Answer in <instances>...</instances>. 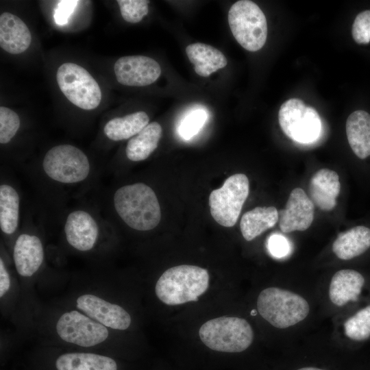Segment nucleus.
<instances>
[{
	"mask_svg": "<svg viewBox=\"0 0 370 370\" xmlns=\"http://www.w3.org/2000/svg\"><path fill=\"white\" fill-rule=\"evenodd\" d=\"M117 3L123 18L128 23L140 22L149 11V1L118 0Z\"/></svg>",
	"mask_w": 370,
	"mask_h": 370,
	"instance_id": "obj_29",
	"label": "nucleus"
},
{
	"mask_svg": "<svg viewBox=\"0 0 370 370\" xmlns=\"http://www.w3.org/2000/svg\"><path fill=\"white\" fill-rule=\"evenodd\" d=\"M42 170L51 180L61 184L84 181L90 172V163L83 151L69 144L51 148L42 162Z\"/></svg>",
	"mask_w": 370,
	"mask_h": 370,
	"instance_id": "obj_6",
	"label": "nucleus"
},
{
	"mask_svg": "<svg viewBox=\"0 0 370 370\" xmlns=\"http://www.w3.org/2000/svg\"><path fill=\"white\" fill-rule=\"evenodd\" d=\"M201 341L212 350L239 353L254 340V331L247 321L236 317H221L204 323L199 330Z\"/></svg>",
	"mask_w": 370,
	"mask_h": 370,
	"instance_id": "obj_4",
	"label": "nucleus"
},
{
	"mask_svg": "<svg viewBox=\"0 0 370 370\" xmlns=\"http://www.w3.org/2000/svg\"><path fill=\"white\" fill-rule=\"evenodd\" d=\"M267 249L271 255L282 258L290 254L291 245L288 240L280 234H273L267 239Z\"/></svg>",
	"mask_w": 370,
	"mask_h": 370,
	"instance_id": "obj_32",
	"label": "nucleus"
},
{
	"mask_svg": "<svg viewBox=\"0 0 370 370\" xmlns=\"http://www.w3.org/2000/svg\"><path fill=\"white\" fill-rule=\"evenodd\" d=\"M31 40L30 31L20 18L10 12L0 15V46L4 51L21 53L28 49Z\"/></svg>",
	"mask_w": 370,
	"mask_h": 370,
	"instance_id": "obj_17",
	"label": "nucleus"
},
{
	"mask_svg": "<svg viewBox=\"0 0 370 370\" xmlns=\"http://www.w3.org/2000/svg\"><path fill=\"white\" fill-rule=\"evenodd\" d=\"M10 277L2 258H0V297L2 298L10 288Z\"/></svg>",
	"mask_w": 370,
	"mask_h": 370,
	"instance_id": "obj_34",
	"label": "nucleus"
},
{
	"mask_svg": "<svg viewBox=\"0 0 370 370\" xmlns=\"http://www.w3.org/2000/svg\"><path fill=\"white\" fill-rule=\"evenodd\" d=\"M44 256L42 243L36 235L23 233L16 239L13 260L16 270L21 277L34 275L40 268Z\"/></svg>",
	"mask_w": 370,
	"mask_h": 370,
	"instance_id": "obj_15",
	"label": "nucleus"
},
{
	"mask_svg": "<svg viewBox=\"0 0 370 370\" xmlns=\"http://www.w3.org/2000/svg\"><path fill=\"white\" fill-rule=\"evenodd\" d=\"M228 23L234 38L246 50L256 51L264 45L267 19L256 3L249 0L235 2L228 12Z\"/></svg>",
	"mask_w": 370,
	"mask_h": 370,
	"instance_id": "obj_5",
	"label": "nucleus"
},
{
	"mask_svg": "<svg viewBox=\"0 0 370 370\" xmlns=\"http://www.w3.org/2000/svg\"><path fill=\"white\" fill-rule=\"evenodd\" d=\"M118 82L130 86H144L155 82L161 74L160 64L143 56H124L114 65Z\"/></svg>",
	"mask_w": 370,
	"mask_h": 370,
	"instance_id": "obj_12",
	"label": "nucleus"
},
{
	"mask_svg": "<svg viewBox=\"0 0 370 370\" xmlns=\"http://www.w3.org/2000/svg\"><path fill=\"white\" fill-rule=\"evenodd\" d=\"M206 119L207 114L204 110H193L180 123L178 127L180 136L185 140L191 138L200 130Z\"/></svg>",
	"mask_w": 370,
	"mask_h": 370,
	"instance_id": "obj_30",
	"label": "nucleus"
},
{
	"mask_svg": "<svg viewBox=\"0 0 370 370\" xmlns=\"http://www.w3.org/2000/svg\"><path fill=\"white\" fill-rule=\"evenodd\" d=\"M20 197L10 184L0 186V228L7 235L13 234L19 223Z\"/></svg>",
	"mask_w": 370,
	"mask_h": 370,
	"instance_id": "obj_26",
	"label": "nucleus"
},
{
	"mask_svg": "<svg viewBox=\"0 0 370 370\" xmlns=\"http://www.w3.org/2000/svg\"><path fill=\"white\" fill-rule=\"evenodd\" d=\"M75 307L108 328L125 330L132 322L130 314L122 306L93 294L78 296Z\"/></svg>",
	"mask_w": 370,
	"mask_h": 370,
	"instance_id": "obj_11",
	"label": "nucleus"
},
{
	"mask_svg": "<svg viewBox=\"0 0 370 370\" xmlns=\"http://www.w3.org/2000/svg\"><path fill=\"white\" fill-rule=\"evenodd\" d=\"M364 276L354 269H341L332 276L329 286L330 301L343 306L358 299L365 284Z\"/></svg>",
	"mask_w": 370,
	"mask_h": 370,
	"instance_id": "obj_18",
	"label": "nucleus"
},
{
	"mask_svg": "<svg viewBox=\"0 0 370 370\" xmlns=\"http://www.w3.org/2000/svg\"><path fill=\"white\" fill-rule=\"evenodd\" d=\"M370 249V227L365 225L354 226L340 233L332 245V251L341 260L358 257Z\"/></svg>",
	"mask_w": 370,
	"mask_h": 370,
	"instance_id": "obj_20",
	"label": "nucleus"
},
{
	"mask_svg": "<svg viewBox=\"0 0 370 370\" xmlns=\"http://www.w3.org/2000/svg\"><path fill=\"white\" fill-rule=\"evenodd\" d=\"M209 273L204 268L182 264L166 270L158 280L155 292L166 305L197 301L209 286Z\"/></svg>",
	"mask_w": 370,
	"mask_h": 370,
	"instance_id": "obj_2",
	"label": "nucleus"
},
{
	"mask_svg": "<svg viewBox=\"0 0 370 370\" xmlns=\"http://www.w3.org/2000/svg\"><path fill=\"white\" fill-rule=\"evenodd\" d=\"M186 53L197 74L208 77L212 73L224 68L227 61L225 56L217 49L201 42L189 45Z\"/></svg>",
	"mask_w": 370,
	"mask_h": 370,
	"instance_id": "obj_21",
	"label": "nucleus"
},
{
	"mask_svg": "<svg viewBox=\"0 0 370 370\" xmlns=\"http://www.w3.org/2000/svg\"><path fill=\"white\" fill-rule=\"evenodd\" d=\"M78 1H60L54 13V20L56 24L64 25L68 23L70 16L73 12Z\"/></svg>",
	"mask_w": 370,
	"mask_h": 370,
	"instance_id": "obj_33",
	"label": "nucleus"
},
{
	"mask_svg": "<svg viewBox=\"0 0 370 370\" xmlns=\"http://www.w3.org/2000/svg\"><path fill=\"white\" fill-rule=\"evenodd\" d=\"M162 134V129L158 123H149L127 142L125 149L127 158L133 162L147 159L157 148Z\"/></svg>",
	"mask_w": 370,
	"mask_h": 370,
	"instance_id": "obj_23",
	"label": "nucleus"
},
{
	"mask_svg": "<svg viewBox=\"0 0 370 370\" xmlns=\"http://www.w3.org/2000/svg\"><path fill=\"white\" fill-rule=\"evenodd\" d=\"M260 316L277 328H287L305 319L309 312L308 301L301 295L278 287L262 290L257 299Z\"/></svg>",
	"mask_w": 370,
	"mask_h": 370,
	"instance_id": "obj_3",
	"label": "nucleus"
},
{
	"mask_svg": "<svg viewBox=\"0 0 370 370\" xmlns=\"http://www.w3.org/2000/svg\"><path fill=\"white\" fill-rule=\"evenodd\" d=\"M345 336L355 341L370 337V305L358 310L347 319L343 325Z\"/></svg>",
	"mask_w": 370,
	"mask_h": 370,
	"instance_id": "obj_27",
	"label": "nucleus"
},
{
	"mask_svg": "<svg viewBox=\"0 0 370 370\" xmlns=\"http://www.w3.org/2000/svg\"><path fill=\"white\" fill-rule=\"evenodd\" d=\"M64 232L69 245L79 251L92 250L99 236V227L96 219L84 210H75L68 214Z\"/></svg>",
	"mask_w": 370,
	"mask_h": 370,
	"instance_id": "obj_14",
	"label": "nucleus"
},
{
	"mask_svg": "<svg viewBox=\"0 0 370 370\" xmlns=\"http://www.w3.org/2000/svg\"><path fill=\"white\" fill-rule=\"evenodd\" d=\"M149 121L147 113L139 111L110 119L105 125L103 132L112 140H126L138 134L149 124Z\"/></svg>",
	"mask_w": 370,
	"mask_h": 370,
	"instance_id": "obj_25",
	"label": "nucleus"
},
{
	"mask_svg": "<svg viewBox=\"0 0 370 370\" xmlns=\"http://www.w3.org/2000/svg\"><path fill=\"white\" fill-rule=\"evenodd\" d=\"M354 41L359 45L370 42V10L359 13L354 19L352 28Z\"/></svg>",
	"mask_w": 370,
	"mask_h": 370,
	"instance_id": "obj_31",
	"label": "nucleus"
},
{
	"mask_svg": "<svg viewBox=\"0 0 370 370\" xmlns=\"http://www.w3.org/2000/svg\"><path fill=\"white\" fill-rule=\"evenodd\" d=\"M348 143L354 154L360 160L370 157V114L356 110L349 114L345 125Z\"/></svg>",
	"mask_w": 370,
	"mask_h": 370,
	"instance_id": "obj_19",
	"label": "nucleus"
},
{
	"mask_svg": "<svg viewBox=\"0 0 370 370\" xmlns=\"http://www.w3.org/2000/svg\"><path fill=\"white\" fill-rule=\"evenodd\" d=\"M58 86L69 101L86 110H94L101 100V91L96 80L81 66L71 62L59 66L56 74Z\"/></svg>",
	"mask_w": 370,
	"mask_h": 370,
	"instance_id": "obj_9",
	"label": "nucleus"
},
{
	"mask_svg": "<svg viewBox=\"0 0 370 370\" xmlns=\"http://www.w3.org/2000/svg\"><path fill=\"white\" fill-rule=\"evenodd\" d=\"M56 331L62 341L85 347L102 343L109 336L108 328L78 310L62 313L56 323Z\"/></svg>",
	"mask_w": 370,
	"mask_h": 370,
	"instance_id": "obj_10",
	"label": "nucleus"
},
{
	"mask_svg": "<svg viewBox=\"0 0 370 370\" xmlns=\"http://www.w3.org/2000/svg\"><path fill=\"white\" fill-rule=\"evenodd\" d=\"M114 208L121 219L131 228L149 231L161 219L160 206L153 190L143 183L118 188L113 196Z\"/></svg>",
	"mask_w": 370,
	"mask_h": 370,
	"instance_id": "obj_1",
	"label": "nucleus"
},
{
	"mask_svg": "<svg viewBox=\"0 0 370 370\" xmlns=\"http://www.w3.org/2000/svg\"><path fill=\"white\" fill-rule=\"evenodd\" d=\"M57 370H117L116 361L106 356L86 352H71L60 356Z\"/></svg>",
	"mask_w": 370,
	"mask_h": 370,
	"instance_id": "obj_22",
	"label": "nucleus"
},
{
	"mask_svg": "<svg viewBox=\"0 0 370 370\" xmlns=\"http://www.w3.org/2000/svg\"><path fill=\"white\" fill-rule=\"evenodd\" d=\"M249 192V182L243 173L229 177L223 186L209 197L210 214L219 225L230 227L238 221Z\"/></svg>",
	"mask_w": 370,
	"mask_h": 370,
	"instance_id": "obj_8",
	"label": "nucleus"
},
{
	"mask_svg": "<svg viewBox=\"0 0 370 370\" xmlns=\"http://www.w3.org/2000/svg\"><path fill=\"white\" fill-rule=\"evenodd\" d=\"M314 205L304 190L294 188L289 195L286 206L278 212L280 228L284 233L304 231L314 219Z\"/></svg>",
	"mask_w": 370,
	"mask_h": 370,
	"instance_id": "obj_13",
	"label": "nucleus"
},
{
	"mask_svg": "<svg viewBox=\"0 0 370 370\" xmlns=\"http://www.w3.org/2000/svg\"><path fill=\"white\" fill-rule=\"evenodd\" d=\"M278 219V211L275 207H256L245 212L241 219L242 235L246 241H252L273 227Z\"/></svg>",
	"mask_w": 370,
	"mask_h": 370,
	"instance_id": "obj_24",
	"label": "nucleus"
},
{
	"mask_svg": "<svg viewBox=\"0 0 370 370\" xmlns=\"http://www.w3.org/2000/svg\"><path fill=\"white\" fill-rule=\"evenodd\" d=\"M20 127L18 115L11 109L0 107V143H8L16 135Z\"/></svg>",
	"mask_w": 370,
	"mask_h": 370,
	"instance_id": "obj_28",
	"label": "nucleus"
},
{
	"mask_svg": "<svg viewBox=\"0 0 370 370\" xmlns=\"http://www.w3.org/2000/svg\"><path fill=\"white\" fill-rule=\"evenodd\" d=\"M341 184L336 172L321 169L311 177L309 184L310 199L319 209L330 211L336 204L340 193Z\"/></svg>",
	"mask_w": 370,
	"mask_h": 370,
	"instance_id": "obj_16",
	"label": "nucleus"
},
{
	"mask_svg": "<svg viewBox=\"0 0 370 370\" xmlns=\"http://www.w3.org/2000/svg\"><path fill=\"white\" fill-rule=\"evenodd\" d=\"M278 121L284 133L293 141L302 145L315 142L322 129L318 112L299 99L292 98L281 106Z\"/></svg>",
	"mask_w": 370,
	"mask_h": 370,
	"instance_id": "obj_7",
	"label": "nucleus"
},
{
	"mask_svg": "<svg viewBox=\"0 0 370 370\" xmlns=\"http://www.w3.org/2000/svg\"><path fill=\"white\" fill-rule=\"evenodd\" d=\"M296 370H325V369L314 367H301L299 369H297Z\"/></svg>",
	"mask_w": 370,
	"mask_h": 370,
	"instance_id": "obj_35",
	"label": "nucleus"
}]
</instances>
